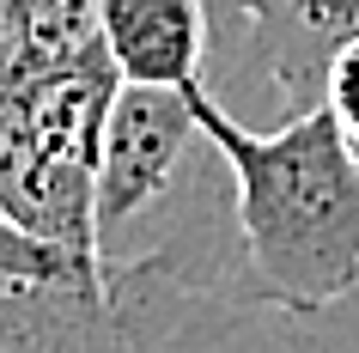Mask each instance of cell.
Wrapping results in <instances>:
<instances>
[{"label":"cell","mask_w":359,"mask_h":353,"mask_svg":"<svg viewBox=\"0 0 359 353\" xmlns=\"http://www.w3.org/2000/svg\"><path fill=\"white\" fill-rule=\"evenodd\" d=\"M189 104L231 171V213L262 298L286 317L317 311L359 274V152L341 122L329 104H311L256 134L208 92V79L189 86Z\"/></svg>","instance_id":"obj_1"},{"label":"cell","mask_w":359,"mask_h":353,"mask_svg":"<svg viewBox=\"0 0 359 353\" xmlns=\"http://www.w3.org/2000/svg\"><path fill=\"white\" fill-rule=\"evenodd\" d=\"M219 183H231V171L195 122L189 86L177 92L122 79L97 159V256L152 244Z\"/></svg>","instance_id":"obj_2"},{"label":"cell","mask_w":359,"mask_h":353,"mask_svg":"<svg viewBox=\"0 0 359 353\" xmlns=\"http://www.w3.org/2000/svg\"><path fill=\"white\" fill-rule=\"evenodd\" d=\"M0 353H122L97 250L0 220Z\"/></svg>","instance_id":"obj_3"},{"label":"cell","mask_w":359,"mask_h":353,"mask_svg":"<svg viewBox=\"0 0 359 353\" xmlns=\"http://www.w3.org/2000/svg\"><path fill=\"white\" fill-rule=\"evenodd\" d=\"M104 49L128 86H195L208 67L213 0H97Z\"/></svg>","instance_id":"obj_4"},{"label":"cell","mask_w":359,"mask_h":353,"mask_svg":"<svg viewBox=\"0 0 359 353\" xmlns=\"http://www.w3.org/2000/svg\"><path fill=\"white\" fill-rule=\"evenodd\" d=\"M25 37V67L37 74H67L86 61H104V13L97 0H13Z\"/></svg>","instance_id":"obj_5"},{"label":"cell","mask_w":359,"mask_h":353,"mask_svg":"<svg viewBox=\"0 0 359 353\" xmlns=\"http://www.w3.org/2000/svg\"><path fill=\"white\" fill-rule=\"evenodd\" d=\"M292 353H359V274L317 311L292 317Z\"/></svg>","instance_id":"obj_6"},{"label":"cell","mask_w":359,"mask_h":353,"mask_svg":"<svg viewBox=\"0 0 359 353\" xmlns=\"http://www.w3.org/2000/svg\"><path fill=\"white\" fill-rule=\"evenodd\" d=\"M323 104H329V116L341 122L347 147L359 152V31L341 43L335 61H329V79H323Z\"/></svg>","instance_id":"obj_7"},{"label":"cell","mask_w":359,"mask_h":353,"mask_svg":"<svg viewBox=\"0 0 359 353\" xmlns=\"http://www.w3.org/2000/svg\"><path fill=\"white\" fill-rule=\"evenodd\" d=\"M31 67H25V37H19V13H13V0H0V92H13L25 86Z\"/></svg>","instance_id":"obj_8"},{"label":"cell","mask_w":359,"mask_h":353,"mask_svg":"<svg viewBox=\"0 0 359 353\" xmlns=\"http://www.w3.org/2000/svg\"><path fill=\"white\" fill-rule=\"evenodd\" d=\"M213 6H226V13H238V0H213Z\"/></svg>","instance_id":"obj_9"}]
</instances>
